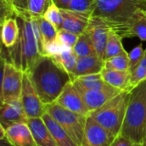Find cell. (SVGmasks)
<instances>
[{
  "instance_id": "6da1fadb",
  "label": "cell",
  "mask_w": 146,
  "mask_h": 146,
  "mask_svg": "<svg viewBox=\"0 0 146 146\" xmlns=\"http://www.w3.org/2000/svg\"><path fill=\"white\" fill-rule=\"evenodd\" d=\"M26 73L44 105L55 103L72 82L71 75L51 56H41Z\"/></svg>"
},
{
  "instance_id": "7a4b0ae2",
  "label": "cell",
  "mask_w": 146,
  "mask_h": 146,
  "mask_svg": "<svg viewBox=\"0 0 146 146\" xmlns=\"http://www.w3.org/2000/svg\"><path fill=\"white\" fill-rule=\"evenodd\" d=\"M92 15L103 18L121 38H131L134 23L146 16V0L97 1Z\"/></svg>"
},
{
  "instance_id": "3957f363",
  "label": "cell",
  "mask_w": 146,
  "mask_h": 146,
  "mask_svg": "<svg viewBox=\"0 0 146 146\" xmlns=\"http://www.w3.org/2000/svg\"><path fill=\"white\" fill-rule=\"evenodd\" d=\"M17 21L20 27L19 38L13 47H5L8 55L2 54V59L26 73L42 55L38 50L31 20L17 18Z\"/></svg>"
},
{
  "instance_id": "277c9868",
  "label": "cell",
  "mask_w": 146,
  "mask_h": 146,
  "mask_svg": "<svg viewBox=\"0 0 146 146\" xmlns=\"http://www.w3.org/2000/svg\"><path fill=\"white\" fill-rule=\"evenodd\" d=\"M121 134L138 144L145 138L146 80L131 91Z\"/></svg>"
},
{
  "instance_id": "5b68a950",
  "label": "cell",
  "mask_w": 146,
  "mask_h": 146,
  "mask_svg": "<svg viewBox=\"0 0 146 146\" xmlns=\"http://www.w3.org/2000/svg\"><path fill=\"white\" fill-rule=\"evenodd\" d=\"M130 93L129 91H122L104 105L91 112L89 116L115 138L121 132Z\"/></svg>"
},
{
  "instance_id": "8992f818",
  "label": "cell",
  "mask_w": 146,
  "mask_h": 146,
  "mask_svg": "<svg viewBox=\"0 0 146 146\" xmlns=\"http://www.w3.org/2000/svg\"><path fill=\"white\" fill-rule=\"evenodd\" d=\"M45 108L46 112L66 131L78 146H81L88 116L70 111L56 102L45 105Z\"/></svg>"
},
{
  "instance_id": "52a82bcc",
  "label": "cell",
  "mask_w": 146,
  "mask_h": 146,
  "mask_svg": "<svg viewBox=\"0 0 146 146\" xmlns=\"http://www.w3.org/2000/svg\"><path fill=\"white\" fill-rule=\"evenodd\" d=\"M2 64L1 103L21 99L24 72L17 68L14 64L3 59Z\"/></svg>"
},
{
  "instance_id": "ba28073f",
  "label": "cell",
  "mask_w": 146,
  "mask_h": 146,
  "mask_svg": "<svg viewBox=\"0 0 146 146\" xmlns=\"http://www.w3.org/2000/svg\"><path fill=\"white\" fill-rule=\"evenodd\" d=\"M21 101L28 119L42 118L46 113L45 105L41 101L28 74L24 73Z\"/></svg>"
},
{
  "instance_id": "9c48e42d",
  "label": "cell",
  "mask_w": 146,
  "mask_h": 146,
  "mask_svg": "<svg viewBox=\"0 0 146 146\" xmlns=\"http://www.w3.org/2000/svg\"><path fill=\"white\" fill-rule=\"evenodd\" d=\"M110 31V26L103 18L98 15H92L86 33L90 36L98 56L104 60L105 59L106 44Z\"/></svg>"
},
{
  "instance_id": "30bf717a",
  "label": "cell",
  "mask_w": 146,
  "mask_h": 146,
  "mask_svg": "<svg viewBox=\"0 0 146 146\" xmlns=\"http://www.w3.org/2000/svg\"><path fill=\"white\" fill-rule=\"evenodd\" d=\"M52 0H11L10 8L14 16L22 19L43 16Z\"/></svg>"
},
{
  "instance_id": "8fae6325",
  "label": "cell",
  "mask_w": 146,
  "mask_h": 146,
  "mask_svg": "<svg viewBox=\"0 0 146 146\" xmlns=\"http://www.w3.org/2000/svg\"><path fill=\"white\" fill-rule=\"evenodd\" d=\"M56 103L70 111L86 116H88L91 113L82 96L73 82H70L66 86Z\"/></svg>"
},
{
  "instance_id": "7c38bea8",
  "label": "cell",
  "mask_w": 146,
  "mask_h": 146,
  "mask_svg": "<svg viewBox=\"0 0 146 146\" xmlns=\"http://www.w3.org/2000/svg\"><path fill=\"white\" fill-rule=\"evenodd\" d=\"M115 137L88 115L81 146H111Z\"/></svg>"
},
{
  "instance_id": "4fadbf2b",
  "label": "cell",
  "mask_w": 146,
  "mask_h": 146,
  "mask_svg": "<svg viewBox=\"0 0 146 146\" xmlns=\"http://www.w3.org/2000/svg\"><path fill=\"white\" fill-rule=\"evenodd\" d=\"M28 118L25 114L21 99L1 103L0 126L5 130L18 123H27Z\"/></svg>"
},
{
  "instance_id": "5bb4252c",
  "label": "cell",
  "mask_w": 146,
  "mask_h": 146,
  "mask_svg": "<svg viewBox=\"0 0 146 146\" xmlns=\"http://www.w3.org/2000/svg\"><path fill=\"white\" fill-rule=\"evenodd\" d=\"M75 87L82 96L90 112L99 109L122 92L113 86L104 90H85L77 86Z\"/></svg>"
},
{
  "instance_id": "9a60e30c",
  "label": "cell",
  "mask_w": 146,
  "mask_h": 146,
  "mask_svg": "<svg viewBox=\"0 0 146 146\" xmlns=\"http://www.w3.org/2000/svg\"><path fill=\"white\" fill-rule=\"evenodd\" d=\"M63 17L62 28L80 35L86 31L92 14L74 11L68 9H60Z\"/></svg>"
},
{
  "instance_id": "2e32d148",
  "label": "cell",
  "mask_w": 146,
  "mask_h": 146,
  "mask_svg": "<svg viewBox=\"0 0 146 146\" xmlns=\"http://www.w3.org/2000/svg\"><path fill=\"white\" fill-rule=\"evenodd\" d=\"M6 136L15 146H37L27 123H18L7 128Z\"/></svg>"
},
{
  "instance_id": "e0dca14e",
  "label": "cell",
  "mask_w": 146,
  "mask_h": 146,
  "mask_svg": "<svg viewBox=\"0 0 146 146\" xmlns=\"http://www.w3.org/2000/svg\"><path fill=\"white\" fill-rule=\"evenodd\" d=\"M104 68V60L98 55L78 57L72 79L74 80L80 76L100 74Z\"/></svg>"
},
{
  "instance_id": "ac0fdd59",
  "label": "cell",
  "mask_w": 146,
  "mask_h": 146,
  "mask_svg": "<svg viewBox=\"0 0 146 146\" xmlns=\"http://www.w3.org/2000/svg\"><path fill=\"white\" fill-rule=\"evenodd\" d=\"M104 80L110 86L121 91L131 92L133 87L131 85L130 71H121L104 68L101 71Z\"/></svg>"
},
{
  "instance_id": "d6986e66",
  "label": "cell",
  "mask_w": 146,
  "mask_h": 146,
  "mask_svg": "<svg viewBox=\"0 0 146 146\" xmlns=\"http://www.w3.org/2000/svg\"><path fill=\"white\" fill-rule=\"evenodd\" d=\"M27 124L33 133L37 146H58L42 118L28 119Z\"/></svg>"
},
{
  "instance_id": "ffe728a7",
  "label": "cell",
  "mask_w": 146,
  "mask_h": 146,
  "mask_svg": "<svg viewBox=\"0 0 146 146\" xmlns=\"http://www.w3.org/2000/svg\"><path fill=\"white\" fill-rule=\"evenodd\" d=\"M1 38L4 47H13L19 38L20 27L15 16H8L1 19Z\"/></svg>"
},
{
  "instance_id": "44dd1931",
  "label": "cell",
  "mask_w": 146,
  "mask_h": 146,
  "mask_svg": "<svg viewBox=\"0 0 146 146\" xmlns=\"http://www.w3.org/2000/svg\"><path fill=\"white\" fill-rule=\"evenodd\" d=\"M42 119L48 129L52 133L58 146H78L73 139L66 133V131L46 112Z\"/></svg>"
},
{
  "instance_id": "7402d4cb",
  "label": "cell",
  "mask_w": 146,
  "mask_h": 146,
  "mask_svg": "<svg viewBox=\"0 0 146 146\" xmlns=\"http://www.w3.org/2000/svg\"><path fill=\"white\" fill-rule=\"evenodd\" d=\"M72 82L75 86L85 90H104L111 87V86L104 80L101 74L77 77L74 79Z\"/></svg>"
},
{
  "instance_id": "603a6c76",
  "label": "cell",
  "mask_w": 146,
  "mask_h": 146,
  "mask_svg": "<svg viewBox=\"0 0 146 146\" xmlns=\"http://www.w3.org/2000/svg\"><path fill=\"white\" fill-rule=\"evenodd\" d=\"M52 57L59 65H61L71 75V77L73 76L78 60V56L76 55L73 48H69L64 50L63 52H62L61 54Z\"/></svg>"
},
{
  "instance_id": "cb8c5ba5",
  "label": "cell",
  "mask_w": 146,
  "mask_h": 146,
  "mask_svg": "<svg viewBox=\"0 0 146 146\" xmlns=\"http://www.w3.org/2000/svg\"><path fill=\"white\" fill-rule=\"evenodd\" d=\"M73 50L78 57L98 55L90 36L86 32L79 36V38L75 45L73 47Z\"/></svg>"
},
{
  "instance_id": "d4e9b609",
  "label": "cell",
  "mask_w": 146,
  "mask_h": 146,
  "mask_svg": "<svg viewBox=\"0 0 146 146\" xmlns=\"http://www.w3.org/2000/svg\"><path fill=\"white\" fill-rule=\"evenodd\" d=\"M121 39L122 38L114 30L110 29L108 36L107 44H106L105 59H109L110 57L118 56L120 54L127 53L121 43Z\"/></svg>"
},
{
  "instance_id": "484cf974",
  "label": "cell",
  "mask_w": 146,
  "mask_h": 146,
  "mask_svg": "<svg viewBox=\"0 0 146 146\" xmlns=\"http://www.w3.org/2000/svg\"><path fill=\"white\" fill-rule=\"evenodd\" d=\"M36 18L38 23L41 38H42V45L44 48V46L46 44L56 39L58 29L52 23L47 21L44 16H38ZM43 48H42V52H43Z\"/></svg>"
},
{
  "instance_id": "4316f807",
  "label": "cell",
  "mask_w": 146,
  "mask_h": 146,
  "mask_svg": "<svg viewBox=\"0 0 146 146\" xmlns=\"http://www.w3.org/2000/svg\"><path fill=\"white\" fill-rule=\"evenodd\" d=\"M104 68L121 71H129V53H123L104 60Z\"/></svg>"
},
{
  "instance_id": "83f0119b",
  "label": "cell",
  "mask_w": 146,
  "mask_h": 146,
  "mask_svg": "<svg viewBox=\"0 0 146 146\" xmlns=\"http://www.w3.org/2000/svg\"><path fill=\"white\" fill-rule=\"evenodd\" d=\"M43 16L50 23H52L58 30L62 28L63 23V17L61 13L60 8H58L53 2L48 7Z\"/></svg>"
},
{
  "instance_id": "f1b7e54d",
  "label": "cell",
  "mask_w": 146,
  "mask_h": 146,
  "mask_svg": "<svg viewBox=\"0 0 146 146\" xmlns=\"http://www.w3.org/2000/svg\"><path fill=\"white\" fill-rule=\"evenodd\" d=\"M131 74V85L134 88L142 82L146 80V56L142 59L139 64L130 71Z\"/></svg>"
},
{
  "instance_id": "f546056e",
  "label": "cell",
  "mask_w": 146,
  "mask_h": 146,
  "mask_svg": "<svg viewBox=\"0 0 146 146\" xmlns=\"http://www.w3.org/2000/svg\"><path fill=\"white\" fill-rule=\"evenodd\" d=\"M96 4L97 0H72L68 9L93 14Z\"/></svg>"
},
{
  "instance_id": "4dcf8cb0",
  "label": "cell",
  "mask_w": 146,
  "mask_h": 146,
  "mask_svg": "<svg viewBox=\"0 0 146 146\" xmlns=\"http://www.w3.org/2000/svg\"><path fill=\"white\" fill-rule=\"evenodd\" d=\"M79 36L80 35H77L72 32H69L63 28H61L57 32L56 40L62 44H64V45L73 48L75 45V44L79 38Z\"/></svg>"
},
{
  "instance_id": "1f68e13d",
  "label": "cell",
  "mask_w": 146,
  "mask_h": 146,
  "mask_svg": "<svg viewBox=\"0 0 146 146\" xmlns=\"http://www.w3.org/2000/svg\"><path fill=\"white\" fill-rule=\"evenodd\" d=\"M69 48H71V47L62 44L56 39L54 41H51V42L46 44L44 46L42 56H47L52 57V56H55L61 54L62 52H63L64 50H66Z\"/></svg>"
},
{
  "instance_id": "d6a6232c",
  "label": "cell",
  "mask_w": 146,
  "mask_h": 146,
  "mask_svg": "<svg viewBox=\"0 0 146 146\" xmlns=\"http://www.w3.org/2000/svg\"><path fill=\"white\" fill-rule=\"evenodd\" d=\"M145 50L143 49L142 43L136 45L129 53V71L135 68L145 57Z\"/></svg>"
},
{
  "instance_id": "836d02e7",
  "label": "cell",
  "mask_w": 146,
  "mask_h": 146,
  "mask_svg": "<svg viewBox=\"0 0 146 146\" xmlns=\"http://www.w3.org/2000/svg\"><path fill=\"white\" fill-rule=\"evenodd\" d=\"M132 37H138L141 41H146V16L134 23L131 30Z\"/></svg>"
},
{
  "instance_id": "e575fe53",
  "label": "cell",
  "mask_w": 146,
  "mask_h": 146,
  "mask_svg": "<svg viewBox=\"0 0 146 146\" xmlns=\"http://www.w3.org/2000/svg\"><path fill=\"white\" fill-rule=\"evenodd\" d=\"M111 146H142V145L135 143L131 139L126 138L125 136L119 134L115 138Z\"/></svg>"
},
{
  "instance_id": "d590c367",
  "label": "cell",
  "mask_w": 146,
  "mask_h": 146,
  "mask_svg": "<svg viewBox=\"0 0 146 146\" xmlns=\"http://www.w3.org/2000/svg\"><path fill=\"white\" fill-rule=\"evenodd\" d=\"M10 3L11 0H1V10H2V17L6 16H14L11 8H10Z\"/></svg>"
},
{
  "instance_id": "8d00e7d4",
  "label": "cell",
  "mask_w": 146,
  "mask_h": 146,
  "mask_svg": "<svg viewBox=\"0 0 146 146\" xmlns=\"http://www.w3.org/2000/svg\"><path fill=\"white\" fill-rule=\"evenodd\" d=\"M0 146H15L7 138L5 129L0 126Z\"/></svg>"
},
{
  "instance_id": "74e56055",
  "label": "cell",
  "mask_w": 146,
  "mask_h": 146,
  "mask_svg": "<svg viewBox=\"0 0 146 146\" xmlns=\"http://www.w3.org/2000/svg\"><path fill=\"white\" fill-rule=\"evenodd\" d=\"M72 0H52V2L60 9H68Z\"/></svg>"
},
{
  "instance_id": "f35d334b",
  "label": "cell",
  "mask_w": 146,
  "mask_h": 146,
  "mask_svg": "<svg viewBox=\"0 0 146 146\" xmlns=\"http://www.w3.org/2000/svg\"><path fill=\"white\" fill-rule=\"evenodd\" d=\"M141 145H142V146H146V136L145 138V139H144V141H143V143Z\"/></svg>"
},
{
  "instance_id": "ab89813d",
  "label": "cell",
  "mask_w": 146,
  "mask_h": 146,
  "mask_svg": "<svg viewBox=\"0 0 146 146\" xmlns=\"http://www.w3.org/2000/svg\"><path fill=\"white\" fill-rule=\"evenodd\" d=\"M97 1H106V0H97Z\"/></svg>"
},
{
  "instance_id": "60d3db41",
  "label": "cell",
  "mask_w": 146,
  "mask_h": 146,
  "mask_svg": "<svg viewBox=\"0 0 146 146\" xmlns=\"http://www.w3.org/2000/svg\"><path fill=\"white\" fill-rule=\"evenodd\" d=\"M145 56H146V49H145Z\"/></svg>"
}]
</instances>
